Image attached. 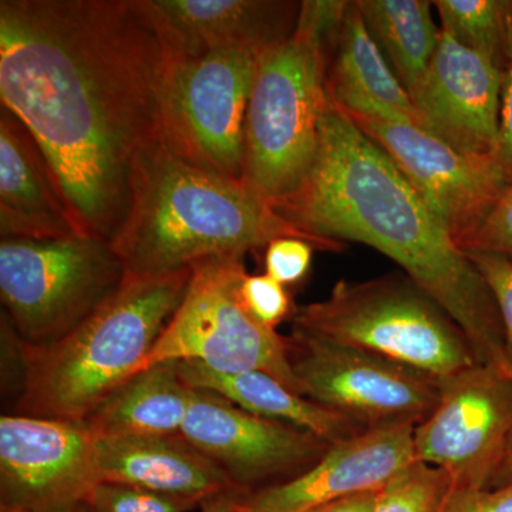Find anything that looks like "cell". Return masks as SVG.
I'll return each instance as SVG.
<instances>
[{"mask_svg":"<svg viewBox=\"0 0 512 512\" xmlns=\"http://www.w3.org/2000/svg\"><path fill=\"white\" fill-rule=\"evenodd\" d=\"M165 50L134 0H2L0 100L30 131L84 234L111 242L160 138Z\"/></svg>","mask_w":512,"mask_h":512,"instance_id":"cell-1","label":"cell"},{"mask_svg":"<svg viewBox=\"0 0 512 512\" xmlns=\"http://www.w3.org/2000/svg\"><path fill=\"white\" fill-rule=\"evenodd\" d=\"M276 211L311 237L382 252L456 320L477 363L507 372L487 282L392 158L330 97L311 173Z\"/></svg>","mask_w":512,"mask_h":512,"instance_id":"cell-2","label":"cell"},{"mask_svg":"<svg viewBox=\"0 0 512 512\" xmlns=\"http://www.w3.org/2000/svg\"><path fill=\"white\" fill-rule=\"evenodd\" d=\"M282 237L305 239L319 251L345 245L299 231L242 181L184 160L158 138L137 158L126 218L110 245L126 276L147 278L245 256Z\"/></svg>","mask_w":512,"mask_h":512,"instance_id":"cell-3","label":"cell"},{"mask_svg":"<svg viewBox=\"0 0 512 512\" xmlns=\"http://www.w3.org/2000/svg\"><path fill=\"white\" fill-rule=\"evenodd\" d=\"M192 268L133 278L72 332L49 345L18 338V414L82 421L146 360L183 302Z\"/></svg>","mask_w":512,"mask_h":512,"instance_id":"cell-4","label":"cell"},{"mask_svg":"<svg viewBox=\"0 0 512 512\" xmlns=\"http://www.w3.org/2000/svg\"><path fill=\"white\" fill-rule=\"evenodd\" d=\"M346 0H305L295 33L258 56L242 183L278 208L311 173L329 103L326 70Z\"/></svg>","mask_w":512,"mask_h":512,"instance_id":"cell-5","label":"cell"},{"mask_svg":"<svg viewBox=\"0 0 512 512\" xmlns=\"http://www.w3.org/2000/svg\"><path fill=\"white\" fill-rule=\"evenodd\" d=\"M292 329L366 350L440 380L476 365L456 320L407 275L339 281L292 312Z\"/></svg>","mask_w":512,"mask_h":512,"instance_id":"cell-6","label":"cell"},{"mask_svg":"<svg viewBox=\"0 0 512 512\" xmlns=\"http://www.w3.org/2000/svg\"><path fill=\"white\" fill-rule=\"evenodd\" d=\"M126 271L110 242L90 235L2 238L3 318L26 345L62 339L123 284Z\"/></svg>","mask_w":512,"mask_h":512,"instance_id":"cell-7","label":"cell"},{"mask_svg":"<svg viewBox=\"0 0 512 512\" xmlns=\"http://www.w3.org/2000/svg\"><path fill=\"white\" fill-rule=\"evenodd\" d=\"M245 256H218L192 265L180 308L137 372L165 362H197L222 373L265 372L302 394L288 340L249 313L241 298Z\"/></svg>","mask_w":512,"mask_h":512,"instance_id":"cell-8","label":"cell"},{"mask_svg":"<svg viewBox=\"0 0 512 512\" xmlns=\"http://www.w3.org/2000/svg\"><path fill=\"white\" fill-rule=\"evenodd\" d=\"M258 56L239 50L181 56L165 50L160 97L165 146L198 167L242 181Z\"/></svg>","mask_w":512,"mask_h":512,"instance_id":"cell-9","label":"cell"},{"mask_svg":"<svg viewBox=\"0 0 512 512\" xmlns=\"http://www.w3.org/2000/svg\"><path fill=\"white\" fill-rule=\"evenodd\" d=\"M286 340L303 396L366 430L417 426L439 402L437 380L386 357L299 330Z\"/></svg>","mask_w":512,"mask_h":512,"instance_id":"cell-10","label":"cell"},{"mask_svg":"<svg viewBox=\"0 0 512 512\" xmlns=\"http://www.w3.org/2000/svg\"><path fill=\"white\" fill-rule=\"evenodd\" d=\"M439 387L433 412L414 427V458L441 468L453 488H491L512 430V377L476 363Z\"/></svg>","mask_w":512,"mask_h":512,"instance_id":"cell-11","label":"cell"},{"mask_svg":"<svg viewBox=\"0 0 512 512\" xmlns=\"http://www.w3.org/2000/svg\"><path fill=\"white\" fill-rule=\"evenodd\" d=\"M101 483L96 439L80 421L0 419V512H79Z\"/></svg>","mask_w":512,"mask_h":512,"instance_id":"cell-12","label":"cell"},{"mask_svg":"<svg viewBox=\"0 0 512 512\" xmlns=\"http://www.w3.org/2000/svg\"><path fill=\"white\" fill-rule=\"evenodd\" d=\"M349 117L392 158L458 248H463L508 185L497 160L460 153L416 124Z\"/></svg>","mask_w":512,"mask_h":512,"instance_id":"cell-13","label":"cell"},{"mask_svg":"<svg viewBox=\"0 0 512 512\" xmlns=\"http://www.w3.org/2000/svg\"><path fill=\"white\" fill-rule=\"evenodd\" d=\"M180 434L244 493L299 476L332 446L315 434L254 416L220 394L201 389H194Z\"/></svg>","mask_w":512,"mask_h":512,"instance_id":"cell-14","label":"cell"},{"mask_svg":"<svg viewBox=\"0 0 512 512\" xmlns=\"http://www.w3.org/2000/svg\"><path fill=\"white\" fill-rule=\"evenodd\" d=\"M504 73L441 30L416 104L424 130L467 156L495 158Z\"/></svg>","mask_w":512,"mask_h":512,"instance_id":"cell-15","label":"cell"},{"mask_svg":"<svg viewBox=\"0 0 512 512\" xmlns=\"http://www.w3.org/2000/svg\"><path fill=\"white\" fill-rule=\"evenodd\" d=\"M416 426L367 429L332 444L299 476L254 493H239L235 512H308L350 495L375 493L414 458Z\"/></svg>","mask_w":512,"mask_h":512,"instance_id":"cell-16","label":"cell"},{"mask_svg":"<svg viewBox=\"0 0 512 512\" xmlns=\"http://www.w3.org/2000/svg\"><path fill=\"white\" fill-rule=\"evenodd\" d=\"M167 52L181 56L261 55L295 33V0H134Z\"/></svg>","mask_w":512,"mask_h":512,"instance_id":"cell-17","label":"cell"},{"mask_svg":"<svg viewBox=\"0 0 512 512\" xmlns=\"http://www.w3.org/2000/svg\"><path fill=\"white\" fill-rule=\"evenodd\" d=\"M0 234L28 239L86 235L42 148L5 107L0 110Z\"/></svg>","mask_w":512,"mask_h":512,"instance_id":"cell-18","label":"cell"},{"mask_svg":"<svg viewBox=\"0 0 512 512\" xmlns=\"http://www.w3.org/2000/svg\"><path fill=\"white\" fill-rule=\"evenodd\" d=\"M96 451L101 481L187 498L200 507L222 494L241 491L181 434L100 437Z\"/></svg>","mask_w":512,"mask_h":512,"instance_id":"cell-19","label":"cell"},{"mask_svg":"<svg viewBox=\"0 0 512 512\" xmlns=\"http://www.w3.org/2000/svg\"><path fill=\"white\" fill-rule=\"evenodd\" d=\"M326 89L349 116L376 117L423 127L416 104L349 2L330 47Z\"/></svg>","mask_w":512,"mask_h":512,"instance_id":"cell-20","label":"cell"},{"mask_svg":"<svg viewBox=\"0 0 512 512\" xmlns=\"http://www.w3.org/2000/svg\"><path fill=\"white\" fill-rule=\"evenodd\" d=\"M177 369L192 389L220 394L245 412L308 431L329 444L352 439L366 430L265 372L222 373L197 362H177Z\"/></svg>","mask_w":512,"mask_h":512,"instance_id":"cell-21","label":"cell"},{"mask_svg":"<svg viewBox=\"0 0 512 512\" xmlns=\"http://www.w3.org/2000/svg\"><path fill=\"white\" fill-rule=\"evenodd\" d=\"M194 396L177 363L134 373L82 421L96 439L180 434Z\"/></svg>","mask_w":512,"mask_h":512,"instance_id":"cell-22","label":"cell"},{"mask_svg":"<svg viewBox=\"0 0 512 512\" xmlns=\"http://www.w3.org/2000/svg\"><path fill=\"white\" fill-rule=\"evenodd\" d=\"M367 32L413 101L439 46L441 28L429 0H356Z\"/></svg>","mask_w":512,"mask_h":512,"instance_id":"cell-23","label":"cell"},{"mask_svg":"<svg viewBox=\"0 0 512 512\" xmlns=\"http://www.w3.org/2000/svg\"><path fill=\"white\" fill-rule=\"evenodd\" d=\"M433 6L443 32L507 73L512 66V0H436Z\"/></svg>","mask_w":512,"mask_h":512,"instance_id":"cell-24","label":"cell"},{"mask_svg":"<svg viewBox=\"0 0 512 512\" xmlns=\"http://www.w3.org/2000/svg\"><path fill=\"white\" fill-rule=\"evenodd\" d=\"M450 488L441 468L413 460L376 491L373 512H439Z\"/></svg>","mask_w":512,"mask_h":512,"instance_id":"cell-25","label":"cell"},{"mask_svg":"<svg viewBox=\"0 0 512 512\" xmlns=\"http://www.w3.org/2000/svg\"><path fill=\"white\" fill-rule=\"evenodd\" d=\"M197 507L187 498L109 481L97 484L83 505L86 512H190Z\"/></svg>","mask_w":512,"mask_h":512,"instance_id":"cell-26","label":"cell"},{"mask_svg":"<svg viewBox=\"0 0 512 512\" xmlns=\"http://www.w3.org/2000/svg\"><path fill=\"white\" fill-rule=\"evenodd\" d=\"M493 293L504 329V355L512 377V261L505 256L474 252L467 254Z\"/></svg>","mask_w":512,"mask_h":512,"instance_id":"cell-27","label":"cell"},{"mask_svg":"<svg viewBox=\"0 0 512 512\" xmlns=\"http://www.w3.org/2000/svg\"><path fill=\"white\" fill-rule=\"evenodd\" d=\"M241 298L249 313L269 329L276 330L291 313V296L286 286L268 274H247L242 281Z\"/></svg>","mask_w":512,"mask_h":512,"instance_id":"cell-28","label":"cell"},{"mask_svg":"<svg viewBox=\"0 0 512 512\" xmlns=\"http://www.w3.org/2000/svg\"><path fill=\"white\" fill-rule=\"evenodd\" d=\"M461 249L466 254L485 252L505 256L512 261V180Z\"/></svg>","mask_w":512,"mask_h":512,"instance_id":"cell-29","label":"cell"},{"mask_svg":"<svg viewBox=\"0 0 512 512\" xmlns=\"http://www.w3.org/2000/svg\"><path fill=\"white\" fill-rule=\"evenodd\" d=\"M313 251L305 239L276 238L265 248V274L284 286L298 284L311 269Z\"/></svg>","mask_w":512,"mask_h":512,"instance_id":"cell-30","label":"cell"},{"mask_svg":"<svg viewBox=\"0 0 512 512\" xmlns=\"http://www.w3.org/2000/svg\"><path fill=\"white\" fill-rule=\"evenodd\" d=\"M439 512H512V481L495 488H450Z\"/></svg>","mask_w":512,"mask_h":512,"instance_id":"cell-31","label":"cell"},{"mask_svg":"<svg viewBox=\"0 0 512 512\" xmlns=\"http://www.w3.org/2000/svg\"><path fill=\"white\" fill-rule=\"evenodd\" d=\"M495 160L500 165L508 183L512 180V66L504 74L501 96L500 140Z\"/></svg>","mask_w":512,"mask_h":512,"instance_id":"cell-32","label":"cell"},{"mask_svg":"<svg viewBox=\"0 0 512 512\" xmlns=\"http://www.w3.org/2000/svg\"><path fill=\"white\" fill-rule=\"evenodd\" d=\"M375 493H362L350 495L342 500L333 501V503L320 505L308 512H373L375 505Z\"/></svg>","mask_w":512,"mask_h":512,"instance_id":"cell-33","label":"cell"},{"mask_svg":"<svg viewBox=\"0 0 512 512\" xmlns=\"http://www.w3.org/2000/svg\"><path fill=\"white\" fill-rule=\"evenodd\" d=\"M512 481V430L510 437H508L507 446H505L503 461H501L500 468L493 481L491 488L503 487V485L511 483Z\"/></svg>","mask_w":512,"mask_h":512,"instance_id":"cell-34","label":"cell"},{"mask_svg":"<svg viewBox=\"0 0 512 512\" xmlns=\"http://www.w3.org/2000/svg\"><path fill=\"white\" fill-rule=\"evenodd\" d=\"M239 493L244 491H232V493L222 494L220 497L205 501L200 507L201 512H235L234 501Z\"/></svg>","mask_w":512,"mask_h":512,"instance_id":"cell-35","label":"cell"},{"mask_svg":"<svg viewBox=\"0 0 512 512\" xmlns=\"http://www.w3.org/2000/svg\"><path fill=\"white\" fill-rule=\"evenodd\" d=\"M79 512H86V511H84V508L82 507V508H80Z\"/></svg>","mask_w":512,"mask_h":512,"instance_id":"cell-36","label":"cell"}]
</instances>
